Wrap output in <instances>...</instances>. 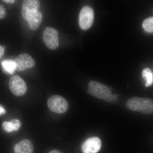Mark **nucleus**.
I'll return each instance as SVG.
<instances>
[{
    "label": "nucleus",
    "mask_w": 153,
    "mask_h": 153,
    "mask_svg": "<svg viewBox=\"0 0 153 153\" xmlns=\"http://www.w3.org/2000/svg\"><path fill=\"white\" fill-rule=\"evenodd\" d=\"M143 27L148 33H153V17L145 19L143 23Z\"/></svg>",
    "instance_id": "obj_14"
},
{
    "label": "nucleus",
    "mask_w": 153,
    "mask_h": 153,
    "mask_svg": "<svg viewBox=\"0 0 153 153\" xmlns=\"http://www.w3.org/2000/svg\"><path fill=\"white\" fill-rule=\"evenodd\" d=\"M16 70L17 71H25L28 68L34 67L36 64L35 60L29 54L23 53L17 56L15 60Z\"/></svg>",
    "instance_id": "obj_8"
},
{
    "label": "nucleus",
    "mask_w": 153,
    "mask_h": 153,
    "mask_svg": "<svg viewBox=\"0 0 153 153\" xmlns=\"http://www.w3.org/2000/svg\"><path fill=\"white\" fill-rule=\"evenodd\" d=\"M13 126L14 131H17L20 128L21 126V123L18 120L14 119L11 121Z\"/></svg>",
    "instance_id": "obj_17"
},
{
    "label": "nucleus",
    "mask_w": 153,
    "mask_h": 153,
    "mask_svg": "<svg viewBox=\"0 0 153 153\" xmlns=\"http://www.w3.org/2000/svg\"><path fill=\"white\" fill-rule=\"evenodd\" d=\"M4 53V47L3 46L0 45V60L3 57Z\"/></svg>",
    "instance_id": "obj_19"
},
{
    "label": "nucleus",
    "mask_w": 153,
    "mask_h": 153,
    "mask_svg": "<svg viewBox=\"0 0 153 153\" xmlns=\"http://www.w3.org/2000/svg\"><path fill=\"white\" fill-rule=\"evenodd\" d=\"M119 99V95L117 94H111L107 97L105 101L110 103H115L117 102Z\"/></svg>",
    "instance_id": "obj_16"
},
{
    "label": "nucleus",
    "mask_w": 153,
    "mask_h": 153,
    "mask_svg": "<svg viewBox=\"0 0 153 153\" xmlns=\"http://www.w3.org/2000/svg\"><path fill=\"white\" fill-rule=\"evenodd\" d=\"M49 153H62L59 152V151L57 150H52Z\"/></svg>",
    "instance_id": "obj_22"
},
{
    "label": "nucleus",
    "mask_w": 153,
    "mask_h": 153,
    "mask_svg": "<svg viewBox=\"0 0 153 153\" xmlns=\"http://www.w3.org/2000/svg\"><path fill=\"white\" fill-rule=\"evenodd\" d=\"M3 1L8 3V4H12L15 3L16 2V1H15V0H4Z\"/></svg>",
    "instance_id": "obj_21"
},
{
    "label": "nucleus",
    "mask_w": 153,
    "mask_h": 153,
    "mask_svg": "<svg viewBox=\"0 0 153 153\" xmlns=\"http://www.w3.org/2000/svg\"><path fill=\"white\" fill-rule=\"evenodd\" d=\"M3 129L7 132H12L14 131L13 126V123L10 122L5 121L2 124Z\"/></svg>",
    "instance_id": "obj_15"
},
{
    "label": "nucleus",
    "mask_w": 153,
    "mask_h": 153,
    "mask_svg": "<svg viewBox=\"0 0 153 153\" xmlns=\"http://www.w3.org/2000/svg\"><path fill=\"white\" fill-rule=\"evenodd\" d=\"M43 40L49 49L52 50L57 49L59 45L58 32L51 27L45 28L43 34Z\"/></svg>",
    "instance_id": "obj_5"
},
{
    "label": "nucleus",
    "mask_w": 153,
    "mask_h": 153,
    "mask_svg": "<svg viewBox=\"0 0 153 153\" xmlns=\"http://www.w3.org/2000/svg\"><path fill=\"white\" fill-rule=\"evenodd\" d=\"M143 78L146 81L145 86L149 87L152 85L153 83V74L151 69L149 68H146L142 71Z\"/></svg>",
    "instance_id": "obj_13"
},
{
    "label": "nucleus",
    "mask_w": 153,
    "mask_h": 153,
    "mask_svg": "<svg viewBox=\"0 0 153 153\" xmlns=\"http://www.w3.org/2000/svg\"><path fill=\"white\" fill-rule=\"evenodd\" d=\"M126 106L133 111L147 114L153 113V100L149 98L132 97L127 102Z\"/></svg>",
    "instance_id": "obj_1"
},
{
    "label": "nucleus",
    "mask_w": 153,
    "mask_h": 153,
    "mask_svg": "<svg viewBox=\"0 0 153 153\" xmlns=\"http://www.w3.org/2000/svg\"><path fill=\"white\" fill-rule=\"evenodd\" d=\"M14 151L15 153H33L34 146L29 140H23L15 145Z\"/></svg>",
    "instance_id": "obj_10"
},
{
    "label": "nucleus",
    "mask_w": 153,
    "mask_h": 153,
    "mask_svg": "<svg viewBox=\"0 0 153 153\" xmlns=\"http://www.w3.org/2000/svg\"><path fill=\"white\" fill-rule=\"evenodd\" d=\"M40 1L38 0H25L22 2V14L27 21L38 12L40 8Z\"/></svg>",
    "instance_id": "obj_7"
},
{
    "label": "nucleus",
    "mask_w": 153,
    "mask_h": 153,
    "mask_svg": "<svg viewBox=\"0 0 153 153\" xmlns=\"http://www.w3.org/2000/svg\"><path fill=\"white\" fill-rule=\"evenodd\" d=\"M94 19V12L89 6L83 7L79 15V27L82 30H88L91 27Z\"/></svg>",
    "instance_id": "obj_4"
},
{
    "label": "nucleus",
    "mask_w": 153,
    "mask_h": 153,
    "mask_svg": "<svg viewBox=\"0 0 153 153\" xmlns=\"http://www.w3.org/2000/svg\"><path fill=\"white\" fill-rule=\"evenodd\" d=\"M1 64L3 70L8 74H13L16 70V64L13 60H4L2 62Z\"/></svg>",
    "instance_id": "obj_12"
},
{
    "label": "nucleus",
    "mask_w": 153,
    "mask_h": 153,
    "mask_svg": "<svg viewBox=\"0 0 153 153\" xmlns=\"http://www.w3.org/2000/svg\"><path fill=\"white\" fill-rule=\"evenodd\" d=\"M6 14L5 8L2 5L0 4V19H4L6 17Z\"/></svg>",
    "instance_id": "obj_18"
},
{
    "label": "nucleus",
    "mask_w": 153,
    "mask_h": 153,
    "mask_svg": "<svg viewBox=\"0 0 153 153\" xmlns=\"http://www.w3.org/2000/svg\"><path fill=\"white\" fill-rule=\"evenodd\" d=\"M47 105L52 112L60 114L64 113L68 109V102L65 98L60 96H52L48 99Z\"/></svg>",
    "instance_id": "obj_2"
},
{
    "label": "nucleus",
    "mask_w": 153,
    "mask_h": 153,
    "mask_svg": "<svg viewBox=\"0 0 153 153\" xmlns=\"http://www.w3.org/2000/svg\"><path fill=\"white\" fill-rule=\"evenodd\" d=\"M6 113V110L2 105H0V116Z\"/></svg>",
    "instance_id": "obj_20"
},
{
    "label": "nucleus",
    "mask_w": 153,
    "mask_h": 153,
    "mask_svg": "<svg viewBox=\"0 0 153 153\" xmlns=\"http://www.w3.org/2000/svg\"><path fill=\"white\" fill-rule=\"evenodd\" d=\"M9 87L12 93L16 96L24 95L27 90L26 82L19 75L11 77L9 81Z\"/></svg>",
    "instance_id": "obj_6"
},
{
    "label": "nucleus",
    "mask_w": 153,
    "mask_h": 153,
    "mask_svg": "<svg viewBox=\"0 0 153 153\" xmlns=\"http://www.w3.org/2000/svg\"><path fill=\"white\" fill-rule=\"evenodd\" d=\"M42 19L43 15L41 12L38 11L27 21L29 27L32 30H37L41 25Z\"/></svg>",
    "instance_id": "obj_11"
},
{
    "label": "nucleus",
    "mask_w": 153,
    "mask_h": 153,
    "mask_svg": "<svg viewBox=\"0 0 153 153\" xmlns=\"http://www.w3.org/2000/svg\"><path fill=\"white\" fill-rule=\"evenodd\" d=\"M87 92L96 98L104 100L107 97L112 94L108 87L94 81H90L88 84Z\"/></svg>",
    "instance_id": "obj_3"
},
{
    "label": "nucleus",
    "mask_w": 153,
    "mask_h": 153,
    "mask_svg": "<svg viewBox=\"0 0 153 153\" xmlns=\"http://www.w3.org/2000/svg\"><path fill=\"white\" fill-rule=\"evenodd\" d=\"M101 140L97 137L88 138L81 145V150L83 153H97L101 149Z\"/></svg>",
    "instance_id": "obj_9"
}]
</instances>
